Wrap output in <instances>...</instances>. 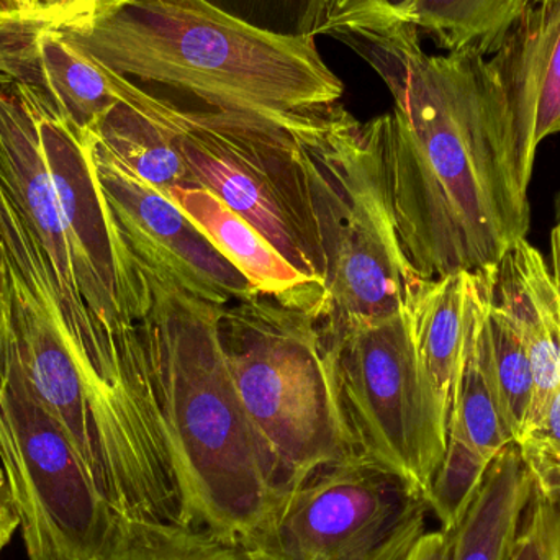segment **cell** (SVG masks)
I'll return each mask as SVG.
<instances>
[{
    "instance_id": "6da1fadb",
    "label": "cell",
    "mask_w": 560,
    "mask_h": 560,
    "mask_svg": "<svg viewBox=\"0 0 560 560\" xmlns=\"http://www.w3.org/2000/svg\"><path fill=\"white\" fill-rule=\"evenodd\" d=\"M387 84L382 153L401 248L418 278L495 269L529 219L516 209L500 151L486 56L428 55L411 23L338 36Z\"/></svg>"
},
{
    "instance_id": "7a4b0ae2",
    "label": "cell",
    "mask_w": 560,
    "mask_h": 560,
    "mask_svg": "<svg viewBox=\"0 0 560 560\" xmlns=\"http://www.w3.org/2000/svg\"><path fill=\"white\" fill-rule=\"evenodd\" d=\"M0 190L51 276L94 427L124 382L128 336L147 315L150 282L102 192L88 130L5 75Z\"/></svg>"
},
{
    "instance_id": "3957f363",
    "label": "cell",
    "mask_w": 560,
    "mask_h": 560,
    "mask_svg": "<svg viewBox=\"0 0 560 560\" xmlns=\"http://www.w3.org/2000/svg\"><path fill=\"white\" fill-rule=\"evenodd\" d=\"M30 16L105 68L187 92L210 110L295 128L345 94L315 36L261 28L209 0H71Z\"/></svg>"
},
{
    "instance_id": "277c9868",
    "label": "cell",
    "mask_w": 560,
    "mask_h": 560,
    "mask_svg": "<svg viewBox=\"0 0 560 560\" xmlns=\"http://www.w3.org/2000/svg\"><path fill=\"white\" fill-rule=\"evenodd\" d=\"M143 271L151 303L138 331L176 479L177 522L243 548L271 522L289 483L236 394L220 342L223 306Z\"/></svg>"
},
{
    "instance_id": "5b68a950",
    "label": "cell",
    "mask_w": 560,
    "mask_h": 560,
    "mask_svg": "<svg viewBox=\"0 0 560 560\" xmlns=\"http://www.w3.org/2000/svg\"><path fill=\"white\" fill-rule=\"evenodd\" d=\"M325 275L316 319L325 331L385 318L423 279L401 248L382 153L381 117L341 104L292 128Z\"/></svg>"
},
{
    "instance_id": "8992f818",
    "label": "cell",
    "mask_w": 560,
    "mask_h": 560,
    "mask_svg": "<svg viewBox=\"0 0 560 560\" xmlns=\"http://www.w3.org/2000/svg\"><path fill=\"white\" fill-rule=\"evenodd\" d=\"M219 335L243 410L290 490L355 454L312 312L255 295L223 306Z\"/></svg>"
},
{
    "instance_id": "52a82bcc",
    "label": "cell",
    "mask_w": 560,
    "mask_h": 560,
    "mask_svg": "<svg viewBox=\"0 0 560 560\" xmlns=\"http://www.w3.org/2000/svg\"><path fill=\"white\" fill-rule=\"evenodd\" d=\"M325 336L336 400L354 453L428 500L446 453L450 411L418 354L410 302L385 318Z\"/></svg>"
},
{
    "instance_id": "ba28073f",
    "label": "cell",
    "mask_w": 560,
    "mask_h": 560,
    "mask_svg": "<svg viewBox=\"0 0 560 560\" xmlns=\"http://www.w3.org/2000/svg\"><path fill=\"white\" fill-rule=\"evenodd\" d=\"M174 133L190 186L219 197L323 287L325 262L292 128L236 112L179 108Z\"/></svg>"
},
{
    "instance_id": "9c48e42d",
    "label": "cell",
    "mask_w": 560,
    "mask_h": 560,
    "mask_svg": "<svg viewBox=\"0 0 560 560\" xmlns=\"http://www.w3.org/2000/svg\"><path fill=\"white\" fill-rule=\"evenodd\" d=\"M430 513L404 479L351 454L290 490L242 549L252 560H405Z\"/></svg>"
},
{
    "instance_id": "30bf717a",
    "label": "cell",
    "mask_w": 560,
    "mask_h": 560,
    "mask_svg": "<svg viewBox=\"0 0 560 560\" xmlns=\"http://www.w3.org/2000/svg\"><path fill=\"white\" fill-rule=\"evenodd\" d=\"M0 466L28 560H94L115 512L19 377L0 394Z\"/></svg>"
},
{
    "instance_id": "8fae6325",
    "label": "cell",
    "mask_w": 560,
    "mask_h": 560,
    "mask_svg": "<svg viewBox=\"0 0 560 560\" xmlns=\"http://www.w3.org/2000/svg\"><path fill=\"white\" fill-rule=\"evenodd\" d=\"M88 133L102 192L124 242L143 268L167 276L213 305L259 295L166 194L121 163L91 130Z\"/></svg>"
},
{
    "instance_id": "7c38bea8",
    "label": "cell",
    "mask_w": 560,
    "mask_h": 560,
    "mask_svg": "<svg viewBox=\"0 0 560 560\" xmlns=\"http://www.w3.org/2000/svg\"><path fill=\"white\" fill-rule=\"evenodd\" d=\"M486 68L510 196L529 219L536 154L560 133V0L529 3Z\"/></svg>"
},
{
    "instance_id": "4fadbf2b",
    "label": "cell",
    "mask_w": 560,
    "mask_h": 560,
    "mask_svg": "<svg viewBox=\"0 0 560 560\" xmlns=\"http://www.w3.org/2000/svg\"><path fill=\"white\" fill-rule=\"evenodd\" d=\"M0 75L38 92L78 130L117 102L108 69L33 16L0 19Z\"/></svg>"
},
{
    "instance_id": "5bb4252c",
    "label": "cell",
    "mask_w": 560,
    "mask_h": 560,
    "mask_svg": "<svg viewBox=\"0 0 560 560\" xmlns=\"http://www.w3.org/2000/svg\"><path fill=\"white\" fill-rule=\"evenodd\" d=\"M493 293L515 316L528 348L535 382L528 424L560 384L558 232H551V262L528 240L516 242L497 266Z\"/></svg>"
},
{
    "instance_id": "9a60e30c",
    "label": "cell",
    "mask_w": 560,
    "mask_h": 560,
    "mask_svg": "<svg viewBox=\"0 0 560 560\" xmlns=\"http://www.w3.org/2000/svg\"><path fill=\"white\" fill-rule=\"evenodd\" d=\"M166 196L199 226L212 245L249 280L259 295L272 296L316 316L323 287L300 275L245 219L202 187L177 186Z\"/></svg>"
},
{
    "instance_id": "2e32d148",
    "label": "cell",
    "mask_w": 560,
    "mask_h": 560,
    "mask_svg": "<svg viewBox=\"0 0 560 560\" xmlns=\"http://www.w3.org/2000/svg\"><path fill=\"white\" fill-rule=\"evenodd\" d=\"M108 69V68H107ZM117 102L88 130L121 163L161 192L190 186L189 173L170 125L150 110V92L108 69Z\"/></svg>"
},
{
    "instance_id": "e0dca14e",
    "label": "cell",
    "mask_w": 560,
    "mask_h": 560,
    "mask_svg": "<svg viewBox=\"0 0 560 560\" xmlns=\"http://www.w3.org/2000/svg\"><path fill=\"white\" fill-rule=\"evenodd\" d=\"M477 282L479 272L423 280L410 300L418 354L450 415L466 355Z\"/></svg>"
},
{
    "instance_id": "ac0fdd59",
    "label": "cell",
    "mask_w": 560,
    "mask_h": 560,
    "mask_svg": "<svg viewBox=\"0 0 560 560\" xmlns=\"http://www.w3.org/2000/svg\"><path fill=\"white\" fill-rule=\"evenodd\" d=\"M533 486L518 446L509 444L490 464L479 495L453 533L451 560H510Z\"/></svg>"
},
{
    "instance_id": "d6986e66",
    "label": "cell",
    "mask_w": 560,
    "mask_h": 560,
    "mask_svg": "<svg viewBox=\"0 0 560 560\" xmlns=\"http://www.w3.org/2000/svg\"><path fill=\"white\" fill-rule=\"evenodd\" d=\"M532 0H415L405 22L446 52L493 55Z\"/></svg>"
},
{
    "instance_id": "ffe728a7",
    "label": "cell",
    "mask_w": 560,
    "mask_h": 560,
    "mask_svg": "<svg viewBox=\"0 0 560 560\" xmlns=\"http://www.w3.org/2000/svg\"><path fill=\"white\" fill-rule=\"evenodd\" d=\"M94 560H252L240 546L179 522L135 520L114 513Z\"/></svg>"
},
{
    "instance_id": "44dd1931",
    "label": "cell",
    "mask_w": 560,
    "mask_h": 560,
    "mask_svg": "<svg viewBox=\"0 0 560 560\" xmlns=\"http://www.w3.org/2000/svg\"><path fill=\"white\" fill-rule=\"evenodd\" d=\"M483 323L497 387L502 398L506 421L516 440L525 428L532 410L535 382L522 329L513 313L497 299L493 282L486 303Z\"/></svg>"
},
{
    "instance_id": "7402d4cb",
    "label": "cell",
    "mask_w": 560,
    "mask_h": 560,
    "mask_svg": "<svg viewBox=\"0 0 560 560\" xmlns=\"http://www.w3.org/2000/svg\"><path fill=\"white\" fill-rule=\"evenodd\" d=\"M489 467L466 447L447 441L443 463L428 493V505L440 522V529L454 533L459 528L479 495Z\"/></svg>"
},
{
    "instance_id": "603a6c76",
    "label": "cell",
    "mask_w": 560,
    "mask_h": 560,
    "mask_svg": "<svg viewBox=\"0 0 560 560\" xmlns=\"http://www.w3.org/2000/svg\"><path fill=\"white\" fill-rule=\"evenodd\" d=\"M539 492L560 497V384L515 440Z\"/></svg>"
},
{
    "instance_id": "cb8c5ba5",
    "label": "cell",
    "mask_w": 560,
    "mask_h": 560,
    "mask_svg": "<svg viewBox=\"0 0 560 560\" xmlns=\"http://www.w3.org/2000/svg\"><path fill=\"white\" fill-rule=\"evenodd\" d=\"M510 560H560V497L533 486Z\"/></svg>"
},
{
    "instance_id": "d4e9b609",
    "label": "cell",
    "mask_w": 560,
    "mask_h": 560,
    "mask_svg": "<svg viewBox=\"0 0 560 560\" xmlns=\"http://www.w3.org/2000/svg\"><path fill=\"white\" fill-rule=\"evenodd\" d=\"M15 335H13L12 315L9 302L0 285V392L5 390L10 378L19 374Z\"/></svg>"
},
{
    "instance_id": "484cf974",
    "label": "cell",
    "mask_w": 560,
    "mask_h": 560,
    "mask_svg": "<svg viewBox=\"0 0 560 560\" xmlns=\"http://www.w3.org/2000/svg\"><path fill=\"white\" fill-rule=\"evenodd\" d=\"M453 556V533L427 532L411 549L405 560H451Z\"/></svg>"
},
{
    "instance_id": "4316f807",
    "label": "cell",
    "mask_w": 560,
    "mask_h": 560,
    "mask_svg": "<svg viewBox=\"0 0 560 560\" xmlns=\"http://www.w3.org/2000/svg\"><path fill=\"white\" fill-rule=\"evenodd\" d=\"M19 528V515L10 492L9 480L0 466V552L9 546Z\"/></svg>"
},
{
    "instance_id": "83f0119b",
    "label": "cell",
    "mask_w": 560,
    "mask_h": 560,
    "mask_svg": "<svg viewBox=\"0 0 560 560\" xmlns=\"http://www.w3.org/2000/svg\"><path fill=\"white\" fill-rule=\"evenodd\" d=\"M342 0H308L299 32L308 33L312 36L322 35L329 20L338 12Z\"/></svg>"
},
{
    "instance_id": "f1b7e54d",
    "label": "cell",
    "mask_w": 560,
    "mask_h": 560,
    "mask_svg": "<svg viewBox=\"0 0 560 560\" xmlns=\"http://www.w3.org/2000/svg\"><path fill=\"white\" fill-rule=\"evenodd\" d=\"M35 0H0V19L33 15Z\"/></svg>"
},
{
    "instance_id": "f546056e",
    "label": "cell",
    "mask_w": 560,
    "mask_h": 560,
    "mask_svg": "<svg viewBox=\"0 0 560 560\" xmlns=\"http://www.w3.org/2000/svg\"><path fill=\"white\" fill-rule=\"evenodd\" d=\"M66 2H71V0H35V12H33V15H35V13L43 12V10L52 9V7H58Z\"/></svg>"
},
{
    "instance_id": "4dcf8cb0",
    "label": "cell",
    "mask_w": 560,
    "mask_h": 560,
    "mask_svg": "<svg viewBox=\"0 0 560 560\" xmlns=\"http://www.w3.org/2000/svg\"><path fill=\"white\" fill-rule=\"evenodd\" d=\"M556 232H558L559 240H560V192L558 196V199H556V225H555Z\"/></svg>"
},
{
    "instance_id": "1f68e13d",
    "label": "cell",
    "mask_w": 560,
    "mask_h": 560,
    "mask_svg": "<svg viewBox=\"0 0 560 560\" xmlns=\"http://www.w3.org/2000/svg\"><path fill=\"white\" fill-rule=\"evenodd\" d=\"M346 2H348V0H342L341 5H339V9H341V7L345 5ZM339 9H338V12H339ZM338 12H336V13H338ZM336 13H335V15H336ZM329 22H331V20H329Z\"/></svg>"
},
{
    "instance_id": "d6a6232c",
    "label": "cell",
    "mask_w": 560,
    "mask_h": 560,
    "mask_svg": "<svg viewBox=\"0 0 560 560\" xmlns=\"http://www.w3.org/2000/svg\"><path fill=\"white\" fill-rule=\"evenodd\" d=\"M532 2H535V0H532Z\"/></svg>"
}]
</instances>
